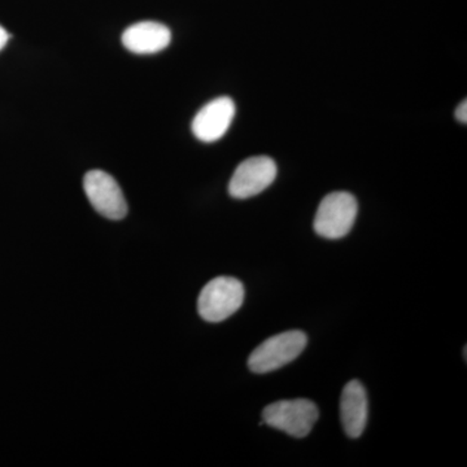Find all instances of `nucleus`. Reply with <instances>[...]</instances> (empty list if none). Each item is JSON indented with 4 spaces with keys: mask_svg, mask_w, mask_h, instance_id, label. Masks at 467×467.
I'll use <instances>...</instances> for the list:
<instances>
[{
    "mask_svg": "<svg viewBox=\"0 0 467 467\" xmlns=\"http://www.w3.org/2000/svg\"><path fill=\"white\" fill-rule=\"evenodd\" d=\"M8 41L9 34L7 30H5V27L0 26V51H2L3 48L5 47V45H7Z\"/></svg>",
    "mask_w": 467,
    "mask_h": 467,
    "instance_id": "nucleus-11",
    "label": "nucleus"
},
{
    "mask_svg": "<svg viewBox=\"0 0 467 467\" xmlns=\"http://www.w3.org/2000/svg\"><path fill=\"white\" fill-rule=\"evenodd\" d=\"M358 213V199L352 193L335 192L325 196L316 213L315 232L326 239L348 235Z\"/></svg>",
    "mask_w": 467,
    "mask_h": 467,
    "instance_id": "nucleus-4",
    "label": "nucleus"
},
{
    "mask_svg": "<svg viewBox=\"0 0 467 467\" xmlns=\"http://www.w3.org/2000/svg\"><path fill=\"white\" fill-rule=\"evenodd\" d=\"M306 344L308 337L300 330L275 335L254 348L248 358V368L252 373H272L299 358Z\"/></svg>",
    "mask_w": 467,
    "mask_h": 467,
    "instance_id": "nucleus-1",
    "label": "nucleus"
},
{
    "mask_svg": "<svg viewBox=\"0 0 467 467\" xmlns=\"http://www.w3.org/2000/svg\"><path fill=\"white\" fill-rule=\"evenodd\" d=\"M456 117H457V119H459L460 122H462V124H466V122H467V103H466V100H463L462 103H461L460 106L457 107Z\"/></svg>",
    "mask_w": 467,
    "mask_h": 467,
    "instance_id": "nucleus-10",
    "label": "nucleus"
},
{
    "mask_svg": "<svg viewBox=\"0 0 467 467\" xmlns=\"http://www.w3.org/2000/svg\"><path fill=\"white\" fill-rule=\"evenodd\" d=\"M84 189L92 207L109 220H122L128 214L124 193L112 175L103 171H90L85 175Z\"/></svg>",
    "mask_w": 467,
    "mask_h": 467,
    "instance_id": "nucleus-5",
    "label": "nucleus"
},
{
    "mask_svg": "<svg viewBox=\"0 0 467 467\" xmlns=\"http://www.w3.org/2000/svg\"><path fill=\"white\" fill-rule=\"evenodd\" d=\"M368 395L358 380L346 384L340 398V418L344 432L352 439H358L365 431L368 423Z\"/></svg>",
    "mask_w": 467,
    "mask_h": 467,
    "instance_id": "nucleus-9",
    "label": "nucleus"
},
{
    "mask_svg": "<svg viewBox=\"0 0 467 467\" xmlns=\"http://www.w3.org/2000/svg\"><path fill=\"white\" fill-rule=\"evenodd\" d=\"M319 417L317 405L308 399L279 400L267 405L263 411V422L294 438H306Z\"/></svg>",
    "mask_w": 467,
    "mask_h": 467,
    "instance_id": "nucleus-3",
    "label": "nucleus"
},
{
    "mask_svg": "<svg viewBox=\"0 0 467 467\" xmlns=\"http://www.w3.org/2000/svg\"><path fill=\"white\" fill-rule=\"evenodd\" d=\"M276 164L267 156H254L244 160L234 171L229 183V193L234 199L244 201L265 192L275 182Z\"/></svg>",
    "mask_w": 467,
    "mask_h": 467,
    "instance_id": "nucleus-6",
    "label": "nucleus"
},
{
    "mask_svg": "<svg viewBox=\"0 0 467 467\" xmlns=\"http://www.w3.org/2000/svg\"><path fill=\"white\" fill-rule=\"evenodd\" d=\"M171 41L169 27L155 21L134 24L122 34V45L126 50L138 55H150L165 50Z\"/></svg>",
    "mask_w": 467,
    "mask_h": 467,
    "instance_id": "nucleus-8",
    "label": "nucleus"
},
{
    "mask_svg": "<svg viewBox=\"0 0 467 467\" xmlns=\"http://www.w3.org/2000/svg\"><path fill=\"white\" fill-rule=\"evenodd\" d=\"M234 116H235V103L232 98H217L209 101L196 113L192 121V133L202 142H216L229 130Z\"/></svg>",
    "mask_w": 467,
    "mask_h": 467,
    "instance_id": "nucleus-7",
    "label": "nucleus"
},
{
    "mask_svg": "<svg viewBox=\"0 0 467 467\" xmlns=\"http://www.w3.org/2000/svg\"><path fill=\"white\" fill-rule=\"evenodd\" d=\"M244 285L233 276H217L205 285L198 300V312L204 321L217 324L232 317L244 301Z\"/></svg>",
    "mask_w": 467,
    "mask_h": 467,
    "instance_id": "nucleus-2",
    "label": "nucleus"
}]
</instances>
